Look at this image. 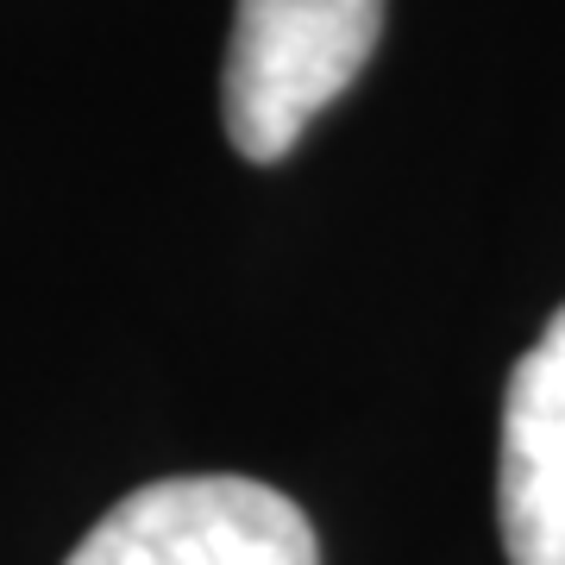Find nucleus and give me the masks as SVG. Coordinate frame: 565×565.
<instances>
[{
	"mask_svg": "<svg viewBox=\"0 0 565 565\" xmlns=\"http://www.w3.org/2000/svg\"><path fill=\"white\" fill-rule=\"evenodd\" d=\"M384 0H239L226 39V139L252 163L296 151L377 51Z\"/></svg>",
	"mask_w": 565,
	"mask_h": 565,
	"instance_id": "1",
	"label": "nucleus"
},
{
	"mask_svg": "<svg viewBox=\"0 0 565 565\" xmlns=\"http://www.w3.org/2000/svg\"><path fill=\"white\" fill-rule=\"evenodd\" d=\"M63 565H321V546L282 490L207 471L132 490Z\"/></svg>",
	"mask_w": 565,
	"mask_h": 565,
	"instance_id": "2",
	"label": "nucleus"
},
{
	"mask_svg": "<svg viewBox=\"0 0 565 565\" xmlns=\"http://www.w3.org/2000/svg\"><path fill=\"white\" fill-rule=\"evenodd\" d=\"M497 522L509 565H565V308L509 371Z\"/></svg>",
	"mask_w": 565,
	"mask_h": 565,
	"instance_id": "3",
	"label": "nucleus"
}]
</instances>
